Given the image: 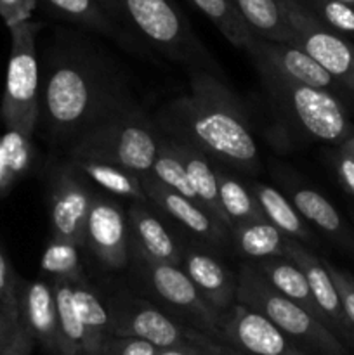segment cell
<instances>
[{"label":"cell","instance_id":"d4e9b609","mask_svg":"<svg viewBox=\"0 0 354 355\" xmlns=\"http://www.w3.org/2000/svg\"><path fill=\"white\" fill-rule=\"evenodd\" d=\"M177 153L183 158L184 166H186L187 177L193 186L194 194H196L198 201L201 207L219 222L224 225L226 229L231 231L228 218H226L224 211H222L221 201H219V187H217V175H215V163L210 158L203 155L198 149L191 148V146L183 144V142H176Z\"/></svg>","mask_w":354,"mask_h":355},{"label":"cell","instance_id":"7bdbcfd3","mask_svg":"<svg viewBox=\"0 0 354 355\" xmlns=\"http://www.w3.org/2000/svg\"><path fill=\"white\" fill-rule=\"evenodd\" d=\"M14 182H16V179H14L12 173L9 172V166H7L6 156H3L2 151V141H0V196L9 193L10 187L14 186Z\"/></svg>","mask_w":354,"mask_h":355},{"label":"cell","instance_id":"d6a6232c","mask_svg":"<svg viewBox=\"0 0 354 355\" xmlns=\"http://www.w3.org/2000/svg\"><path fill=\"white\" fill-rule=\"evenodd\" d=\"M212 23L217 26L229 44L245 51L250 42L255 38V33L243 21L231 0H191Z\"/></svg>","mask_w":354,"mask_h":355},{"label":"cell","instance_id":"e575fe53","mask_svg":"<svg viewBox=\"0 0 354 355\" xmlns=\"http://www.w3.org/2000/svg\"><path fill=\"white\" fill-rule=\"evenodd\" d=\"M0 141H2V151L3 156H6L9 172L12 173L16 180L23 179L28 173V170L31 168V163H33L31 139L19 134V132L7 128L6 134L0 135Z\"/></svg>","mask_w":354,"mask_h":355},{"label":"cell","instance_id":"52a82bcc","mask_svg":"<svg viewBox=\"0 0 354 355\" xmlns=\"http://www.w3.org/2000/svg\"><path fill=\"white\" fill-rule=\"evenodd\" d=\"M128 267H130L132 279L144 293L141 297L155 302L174 318L180 319L187 326L221 343L219 340L221 312L212 309L203 300L180 267L153 262L135 253H130Z\"/></svg>","mask_w":354,"mask_h":355},{"label":"cell","instance_id":"5b68a950","mask_svg":"<svg viewBox=\"0 0 354 355\" xmlns=\"http://www.w3.org/2000/svg\"><path fill=\"white\" fill-rule=\"evenodd\" d=\"M242 304L269 319L280 331L307 354L347 355V349L321 321L278 293L257 270L253 262H243L238 269V297Z\"/></svg>","mask_w":354,"mask_h":355},{"label":"cell","instance_id":"6da1fadb","mask_svg":"<svg viewBox=\"0 0 354 355\" xmlns=\"http://www.w3.org/2000/svg\"><path fill=\"white\" fill-rule=\"evenodd\" d=\"M151 118L165 137L198 149L215 165L242 175L259 172V148L245 106L219 75L191 71L187 94L170 99Z\"/></svg>","mask_w":354,"mask_h":355},{"label":"cell","instance_id":"ee69618b","mask_svg":"<svg viewBox=\"0 0 354 355\" xmlns=\"http://www.w3.org/2000/svg\"><path fill=\"white\" fill-rule=\"evenodd\" d=\"M158 355H233L222 352H210V350L194 349V347H176V349H163Z\"/></svg>","mask_w":354,"mask_h":355},{"label":"cell","instance_id":"836d02e7","mask_svg":"<svg viewBox=\"0 0 354 355\" xmlns=\"http://www.w3.org/2000/svg\"><path fill=\"white\" fill-rule=\"evenodd\" d=\"M321 23L332 28L347 40H354V7L339 0H298Z\"/></svg>","mask_w":354,"mask_h":355},{"label":"cell","instance_id":"b9f144b4","mask_svg":"<svg viewBox=\"0 0 354 355\" xmlns=\"http://www.w3.org/2000/svg\"><path fill=\"white\" fill-rule=\"evenodd\" d=\"M17 328H19V318L0 307V349L9 343V340L12 338Z\"/></svg>","mask_w":354,"mask_h":355},{"label":"cell","instance_id":"ac0fdd59","mask_svg":"<svg viewBox=\"0 0 354 355\" xmlns=\"http://www.w3.org/2000/svg\"><path fill=\"white\" fill-rule=\"evenodd\" d=\"M17 309L19 321L31 333L35 343L47 355H61L59 343L58 307L52 283L24 281L17 284Z\"/></svg>","mask_w":354,"mask_h":355},{"label":"cell","instance_id":"1f68e13d","mask_svg":"<svg viewBox=\"0 0 354 355\" xmlns=\"http://www.w3.org/2000/svg\"><path fill=\"white\" fill-rule=\"evenodd\" d=\"M148 175H151L153 179L162 182L163 186H167L169 189L189 198L191 201H194V203H198L201 207L196 194H194L193 186H191L189 182V177H187L183 158H180L179 153H177L176 144H174L172 139L165 137L163 134H162V139H160L155 163H153V168Z\"/></svg>","mask_w":354,"mask_h":355},{"label":"cell","instance_id":"4fadbf2b","mask_svg":"<svg viewBox=\"0 0 354 355\" xmlns=\"http://www.w3.org/2000/svg\"><path fill=\"white\" fill-rule=\"evenodd\" d=\"M108 270L127 269L130 263L127 210L113 198L96 194L85 227V246Z\"/></svg>","mask_w":354,"mask_h":355},{"label":"cell","instance_id":"4316f807","mask_svg":"<svg viewBox=\"0 0 354 355\" xmlns=\"http://www.w3.org/2000/svg\"><path fill=\"white\" fill-rule=\"evenodd\" d=\"M215 175H217L219 201L231 227L239 222L262 220L264 215L246 180L238 179L233 170L221 165H215Z\"/></svg>","mask_w":354,"mask_h":355},{"label":"cell","instance_id":"9a60e30c","mask_svg":"<svg viewBox=\"0 0 354 355\" xmlns=\"http://www.w3.org/2000/svg\"><path fill=\"white\" fill-rule=\"evenodd\" d=\"M141 180L142 189H144L151 205L170 215L184 231H187L194 239H198L200 245L208 246L212 250H224L231 246L229 229L219 224L205 208L191 201L189 198L169 189L162 182L153 179L151 175L141 177Z\"/></svg>","mask_w":354,"mask_h":355},{"label":"cell","instance_id":"9c48e42d","mask_svg":"<svg viewBox=\"0 0 354 355\" xmlns=\"http://www.w3.org/2000/svg\"><path fill=\"white\" fill-rule=\"evenodd\" d=\"M274 103L312 139L340 146L354 134V127L333 92L259 73Z\"/></svg>","mask_w":354,"mask_h":355},{"label":"cell","instance_id":"44dd1931","mask_svg":"<svg viewBox=\"0 0 354 355\" xmlns=\"http://www.w3.org/2000/svg\"><path fill=\"white\" fill-rule=\"evenodd\" d=\"M246 182L259 203L264 218L269 224H273L285 238L295 239L302 245H314L316 239L312 229L280 189L259 180H246Z\"/></svg>","mask_w":354,"mask_h":355},{"label":"cell","instance_id":"83f0119b","mask_svg":"<svg viewBox=\"0 0 354 355\" xmlns=\"http://www.w3.org/2000/svg\"><path fill=\"white\" fill-rule=\"evenodd\" d=\"M231 3L255 37L294 45V33L278 0H231Z\"/></svg>","mask_w":354,"mask_h":355},{"label":"cell","instance_id":"30bf717a","mask_svg":"<svg viewBox=\"0 0 354 355\" xmlns=\"http://www.w3.org/2000/svg\"><path fill=\"white\" fill-rule=\"evenodd\" d=\"M294 45L314 59L344 89L354 92V42L333 31L298 0H278Z\"/></svg>","mask_w":354,"mask_h":355},{"label":"cell","instance_id":"ab89813d","mask_svg":"<svg viewBox=\"0 0 354 355\" xmlns=\"http://www.w3.org/2000/svg\"><path fill=\"white\" fill-rule=\"evenodd\" d=\"M35 6H37V0H0V16L10 28L23 21H30Z\"/></svg>","mask_w":354,"mask_h":355},{"label":"cell","instance_id":"8992f818","mask_svg":"<svg viewBox=\"0 0 354 355\" xmlns=\"http://www.w3.org/2000/svg\"><path fill=\"white\" fill-rule=\"evenodd\" d=\"M103 302L110 314V328L113 336L144 340L160 350L194 347L210 352L231 354V350L217 340L191 328L141 295L132 291H115L103 298Z\"/></svg>","mask_w":354,"mask_h":355},{"label":"cell","instance_id":"60d3db41","mask_svg":"<svg viewBox=\"0 0 354 355\" xmlns=\"http://www.w3.org/2000/svg\"><path fill=\"white\" fill-rule=\"evenodd\" d=\"M37 345L31 336V333L24 328L23 322L19 321V328L16 329L12 338L9 340L6 347L0 349V355H31L33 347Z\"/></svg>","mask_w":354,"mask_h":355},{"label":"cell","instance_id":"ba28073f","mask_svg":"<svg viewBox=\"0 0 354 355\" xmlns=\"http://www.w3.org/2000/svg\"><path fill=\"white\" fill-rule=\"evenodd\" d=\"M10 58L2 99V120L9 130L33 137L40 113L37 33L40 23L23 21L9 28Z\"/></svg>","mask_w":354,"mask_h":355},{"label":"cell","instance_id":"7402d4cb","mask_svg":"<svg viewBox=\"0 0 354 355\" xmlns=\"http://www.w3.org/2000/svg\"><path fill=\"white\" fill-rule=\"evenodd\" d=\"M255 263L257 270L260 276L274 288L280 295L285 298L297 304L298 307L304 309L305 312L321 321L326 326L325 318H323L321 311H319L318 304H316L314 297L311 293L307 279H305L304 272L292 262L288 257H271V259L259 260ZM328 328V326H326ZM330 329V328H328Z\"/></svg>","mask_w":354,"mask_h":355},{"label":"cell","instance_id":"cb8c5ba5","mask_svg":"<svg viewBox=\"0 0 354 355\" xmlns=\"http://www.w3.org/2000/svg\"><path fill=\"white\" fill-rule=\"evenodd\" d=\"M73 304L85 333V355H101L104 342L111 336L110 314L89 279L73 284Z\"/></svg>","mask_w":354,"mask_h":355},{"label":"cell","instance_id":"f1b7e54d","mask_svg":"<svg viewBox=\"0 0 354 355\" xmlns=\"http://www.w3.org/2000/svg\"><path fill=\"white\" fill-rule=\"evenodd\" d=\"M45 10L66 23L87 28L110 38H121L120 26L101 9L96 0H37Z\"/></svg>","mask_w":354,"mask_h":355},{"label":"cell","instance_id":"3957f363","mask_svg":"<svg viewBox=\"0 0 354 355\" xmlns=\"http://www.w3.org/2000/svg\"><path fill=\"white\" fill-rule=\"evenodd\" d=\"M113 23L137 31L153 49L191 71L219 75V68L183 14L169 0H96Z\"/></svg>","mask_w":354,"mask_h":355},{"label":"cell","instance_id":"484cf974","mask_svg":"<svg viewBox=\"0 0 354 355\" xmlns=\"http://www.w3.org/2000/svg\"><path fill=\"white\" fill-rule=\"evenodd\" d=\"M229 239L231 248L246 259V262H259L271 257H287L285 236L266 218L235 224L229 231Z\"/></svg>","mask_w":354,"mask_h":355},{"label":"cell","instance_id":"ffe728a7","mask_svg":"<svg viewBox=\"0 0 354 355\" xmlns=\"http://www.w3.org/2000/svg\"><path fill=\"white\" fill-rule=\"evenodd\" d=\"M130 253L141 255L153 262L180 267L183 248L163 225V222L149 210L148 205L130 203L127 208Z\"/></svg>","mask_w":354,"mask_h":355},{"label":"cell","instance_id":"277c9868","mask_svg":"<svg viewBox=\"0 0 354 355\" xmlns=\"http://www.w3.org/2000/svg\"><path fill=\"white\" fill-rule=\"evenodd\" d=\"M162 132L137 103L87 128L65 151L66 159L108 162L144 177L151 172Z\"/></svg>","mask_w":354,"mask_h":355},{"label":"cell","instance_id":"4dcf8cb0","mask_svg":"<svg viewBox=\"0 0 354 355\" xmlns=\"http://www.w3.org/2000/svg\"><path fill=\"white\" fill-rule=\"evenodd\" d=\"M80 248L82 246L75 245L66 239L51 238V241L45 246L42 253L40 267L52 281L61 279L66 281L73 286L76 283L89 279L83 270L82 260H80Z\"/></svg>","mask_w":354,"mask_h":355},{"label":"cell","instance_id":"e0dca14e","mask_svg":"<svg viewBox=\"0 0 354 355\" xmlns=\"http://www.w3.org/2000/svg\"><path fill=\"white\" fill-rule=\"evenodd\" d=\"M180 269L212 309L222 314L236 304L238 272L228 269L203 245H184Z\"/></svg>","mask_w":354,"mask_h":355},{"label":"cell","instance_id":"2e32d148","mask_svg":"<svg viewBox=\"0 0 354 355\" xmlns=\"http://www.w3.org/2000/svg\"><path fill=\"white\" fill-rule=\"evenodd\" d=\"M285 253L304 272L312 297H314L330 331L339 336L344 345L347 343V345L354 347V329L351 328L349 321L344 314L340 297L337 293L332 276L326 270L325 260L319 259L305 245L290 238H285Z\"/></svg>","mask_w":354,"mask_h":355},{"label":"cell","instance_id":"f546056e","mask_svg":"<svg viewBox=\"0 0 354 355\" xmlns=\"http://www.w3.org/2000/svg\"><path fill=\"white\" fill-rule=\"evenodd\" d=\"M59 321L61 355H85V333L73 304V286L66 281H51Z\"/></svg>","mask_w":354,"mask_h":355},{"label":"cell","instance_id":"f6af8a7d","mask_svg":"<svg viewBox=\"0 0 354 355\" xmlns=\"http://www.w3.org/2000/svg\"><path fill=\"white\" fill-rule=\"evenodd\" d=\"M346 144H347V146H349V148H351V149H353V153H354V134H353V135H351V137H349V139H347V141H346Z\"/></svg>","mask_w":354,"mask_h":355},{"label":"cell","instance_id":"d590c367","mask_svg":"<svg viewBox=\"0 0 354 355\" xmlns=\"http://www.w3.org/2000/svg\"><path fill=\"white\" fill-rule=\"evenodd\" d=\"M19 279L21 277L14 270L6 252L0 248V307H3L16 318H19V309H17V284H19Z\"/></svg>","mask_w":354,"mask_h":355},{"label":"cell","instance_id":"8fae6325","mask_svg":"<svg viewBox=\"0 0 354 355\" xmlns=\"http://www.w3.org/2000/svg\"><path fill=\"white\" fill-rule=\"evenodd\" d=\"M97 193L90 182L68 162L49 168L47 198L52 238L85 246V227L90 207Z\"/></svg>","mask_w":354,"mask_h":355},{"label":"cell","instance_id":"5bb4252c","mask_svg":"<svg viewBox=\"0 0 354 355\" xmlns=\"http://www.w3.org/2000/svg\"><path fill=\"white\" fill-rule=\"evenodd\" d=\"M245 52L252 59L259 73H269V75L281 76L290 82L330 90V92L340 87L332 75H328L314 59L309 58L297 45L255 37L245 49Z\"/></svg>","mask_w":354,"mask_h":355},{"label":"cell","instance_id":"d6986e66","mask_svg":"<svg viewBox=\"0 0 354 355\" xmlns=\"http://www.w3.org/2000/svg\"><path fill=\"white\" fill-rule=\"evenodd\" d=\"M274 175L280 182L281 193L290 200L307 224H312L340 245L354 246V239L347 231L344 218L319 191L307 186L297 173L285 166H278Z\"/></svg>","mask_w":354,"mask_h":355},{"label":"cell","instance_id":"8d00e7d4","mask_svg":"<svg viewBox=\"0 0 354 355\" xmlns=\"http://www.w3.org/2000/svg\"><path fill=\"white\" fill-rule=\"evenodd\" d=\"M325 266L328 274L332 276L333 284L337 288V293L340 297V304H342L344 314H346L347 321H349L351 328L354 329V277L351 274L344 272L339 267L332 266L325 260Z\"/></svg>","mask_w":354,"mask_h":355},{"label":"cell","instance_id":"74e56055","mask_svg":"<svg viewBox=\"0 0 354 355\" xmlns=\"http://www.w3.org/2000/svg\"><path fill=\"white\" fill-rule=\"evenodd\" d=\"M160 349L144 340L132 336H113L104 342L101 355H158Z\"/></svg>","mask_w":354,"mask_h":355},{"label":"cell","instance_id":"603a6c76","mask_svg":"<svg viewBox=\"0 0 354 355\" xmlns=\"http://www.w3.org/2000/svg\"><path fill=\"white\" fill-rule=\"evenodd\" d=\"M90 184H96L104 193L115 194V196L130 200L132 203H141L151 207V201L146 196L142 189L141 175L132 170L124 168L120 165L108 162H97V159L75 158L68 159Z\"/></svg>","mask_w":354,"mask_h":355},{"label":"cell","instance_id":"7a4b0ae2","mask_svg":"<svg viewBox=\"0 0 354 355\" xmlns=\"http://www.w3.org/2000/svg\"><path fill=\"white\" fill-rule=\"evenodd\" d=\"M134 103L106 58L87 45L62 42L49 55L38 123L65 153L87 128Z\"/></svg>","mask_w":354,"mask_h":355},{"label":"cell","instance_id":"7c38bea8","mask_svg":"<svg viewBox=\"0 0 354 355\" xmlns=\"http://www.w3.org/2000/svg\"><path fill=\"white\" fill-rule=\"evenodd\" d=\"M219 340L233 355H311L269 319L242 304L221 314Z\"/></svg>","mask_w":354,"mask_h":355},{"label":"cell","instance_id":"f35d334b","mask_svg":"<svg viewBox=\"0 0 354 355\" xmlns=\"http://www.w3.org/2000/svg\"><path fill=\"white\" fill-rule=\"evenodd\" d=\"M333 165L340 177V182L354 196V153L346 142L337 146V151L333 155Z\"/></svg>","mask_w":354,"mask_h":355},{"label":"cell","instance_id":"bcb514c9","mask_svg":"<svg viewBox=\"0 0 354 355\" xmlns=\"http://www.w3.org/2000/svg\"><path fill=\"white\" fill-rule=\"evenodd\" d=\"M339 2L347 3V6H353V7H354V0H339Z\"/></svg>","mask_w":354,"mask_h":355}]
</instances>
